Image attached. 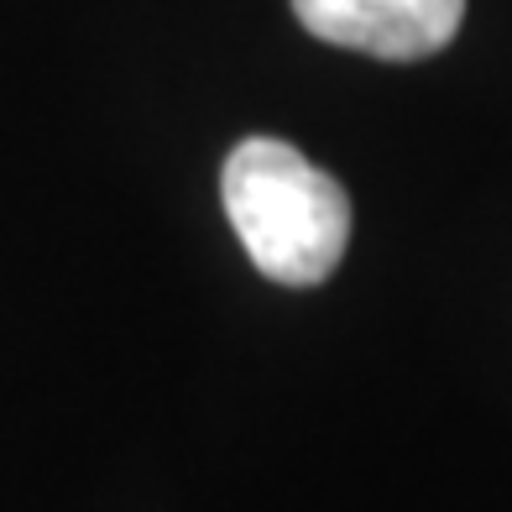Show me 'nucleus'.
<instances>
[{"mask_svg":"<svg viewBox=\"0 0 512 512\" xmlns=\"http://www.w3.org/2000/svg\"><path fill=\"white\" fill-rule=\"evenodd\" d=\"M225 215L256 272L283 288L324 283L351 246V199L314 162L272 136H251L225 157Z\"/></svg>","mask_w":512,"mask_h":512,"instance_id":"nucleus-1","label":"nucleus"},{"mask_svg":"<svg viewBox=\"0 0 512 512\" xmlns=\"http://www.w3.org/2000/svg\"><path fill=\"white\" fill-rule=\"evenodd\" d=\"M293 11L319 42L413 63L450 48L465 0H293Z\"/></svg>","mask_w":512,"mask_h":512,"instance_id":"nucleus-2","label":"nucleus"}]
</instances>
